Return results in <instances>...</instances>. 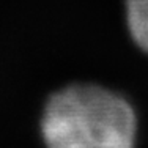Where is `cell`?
<instances>
[{
  "label": "cell",
  "instance_id": "cell-1",
  "mask_svg": "<svg viewBox=\"0 0 148 148\" xmlns=\"http://www.w3.org/2000/svg\"><path fill=\"white\" fill-rule=\"evenodd\" d=\"M41 131L47 148H136L137 117L117 91L77 84L49 99Z\"/></svg>",
  "mask_w": 148,
  "mask_h": 148
},
{
  "label": "cell",
  "instance_id": "cell-2",
  "mask_svg": "<svg viewBox=\"0 0 148 148\" xmlns=\"http://www.w3.org/2000/svg\"><path fill=\"white\" fill-rule=\"evenodd\" d=\"M126 17L132 40L148 54V0H126Z\"/></svg>",
  "mask_w": 148,
  "mask_h": 148
}]
</instances>
